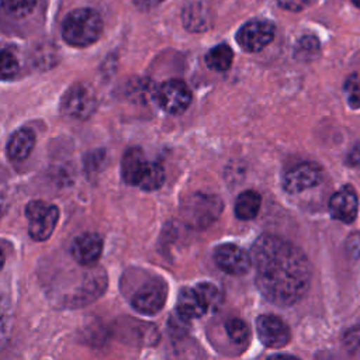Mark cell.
Here are the masks:
<instances>
[{"label":"cell","instance_id":"obj_1","mask_svg":"<svg viewBox=\"0 0 360 360\" xmlns=\"http://www.w3.org/2000/svg\"><path fill=\"white\" fill-rule=\"evenodd\" d=\"M256 270V285L260 292L277 305H291L307 292L311 281V266L304 252L291 242L262 235L250 250Z\"/></svg>","mask_w":360,"mask_h":360},{"label":"cell","instance_id":"obj_2","mask_svg":"<svg viewBox=\"0 0 360 360\" xmlns=\"http://www.w3.org/2000/svg\"><path fill=\"white\" fill-rule=\"evenodd\" d=\"M103 32V21L91 8H77L69 13L62 24V37L66 44L84 48L94 44Z\"/></svg>","mask_w":360,"mask_h":360},{"label":"cell","instance_id":"obj_3","mask_svg":"<svg viewBox=\"0 0 360 360\" xmlns=\"http://www.w3.org/2000/svg\"><path fill=\"white\" fill-rule=\"evenodd\" d=\"M25 215L28 218V233L34 240H46L59 218V210L55 205L46 204L44 201H31L25 208Z\"/></svg>","mask_w":360,"mask_h":360},{"label":"cell","instance_id":"obj_4","mask_svg":"<svg viewBox=\"0 0 360 360\" xmlns=\"http://www.w3.org/2000/svg\"><path fill=\"white\" fill-rule=\"evenodd\" d=\"M97 101L93 89L87 84H73L62 98V111L65 115L76 120L89 118L96 110Z\"/></svg>","mask_w":360,"mask_h":360},{"label":"cell","instance_id":"obj_5","mask_svg":"<svg viewBox=\"0 0 360 360\" xmlns=\"http://www.w3.org/2000/svg\"><path fill=\"white\" fill-rule=\"evenodd\" d=\"M274 25L267 20H250L240 27L236 34L239 46L246 52H259L274 38Z\"/></svg>","mask_w":360,"mask_h":360},{"label":"cell","instance_id":"obj_6","mask_svg":"<svg viewBox=\"0 0 360 360\" xmlns=\"http://www.w3.org/2000/svg\"><path fill=\"white\" fill-rule=\"evenodd\" d=\"M156 100L166 112L180 114L190 105L191 91L184 82L172 79L160 84L156 91Z\"/></svg>","mask_w":360,"mask_h":360},{"label":"cell","instance_id":"obj_7","mask_svg":"<svg viewBox=\"0 0 360 360\" xmlns=\"http://www.w3.org/2000/svg\"><path fill=\"white\" fill-rule=\"evenodd\" d=\"M167 297V285L163 280H152L145 283L132 297V307L139 314L153 315L159 312Z\"/></svg>","mask_w":360,"mask_h":360},{"label":"cell","instance_id":"obj_8","mask_svg":"<svg viewBox=\"0 0 360 360\" xmlns=\"http://www.w3.org/2000/svg\"><path fill=\"white\" fill-rule=\"evenodd\" d=\"M214 260L222 271L233 276L248 273L253 264L250 253L235 243H224L217 246Z\"/></svg>","mask_w":360,"mask_h":360},{"label":"cell","instance_id":"obj_9","mask_svg":"<svg viewBox=\"0 0 360 360\" xmlns=\"http://www.w3.org/2000/svg\"><path fill=\"white\" fill-rule=\"evenodd\" d=\"M322 180V169L315 162H304L290 169L284 179L283 187L290 194H298L315 187Z\"/></svg>","mask_w":360,"mask_h":360},{"label":"cell","instance_id":"obj_10","mask_svg":"<svg viewBox=\"0 0 360 360\" xmlns=\"http://www.w3.org/2000/svg\"><path fill=\"white\" fill-rule=\"evenodd\" d=\"M256 330L260 342L273 349H280L290 342L291 333L287 323L271 314L260 315L256 321Z\"/></svg>","mask_w":360,"mask_h":360},{"label":"cell","instance_id":"obj_11","mask_svg":"<svg viewBox=\"0 0 360 360\" xmlns=\"http://www.w3.org/2000/svg\"><path fill=\"white\" fill-rule=\"evenodd\" d=\"M184 217L188 224L195 226H205L215 221L221 212V202L212 195H194L188 205L184 207Z\"/></svg>","mask_w":360,"mask_h":360},{"label":"cell","instance_id":"obj_12","mask_svg":"<svg viewBox=\"0 0 360 360\" xmlns=\"http://www.w3.org/2000/svg\"><path fill=\"white\" fill-rule=\"evenodd\" d=\"M184 27L194 32L210 30L214 24V11L208 0H186L183 8Z\"/></svg>","mask_w":360,"mask_h":360},{"label":"cell","instance_id":"obj_13","mask_svg":"<svg viewBox=\"0 0 360 360\" xmlns=\"http://www.w3.org/2000/svg\"><path fill=\"white\" fill-rule=\"evenodd\" d=\"M359 200L357 194L350 186H345L338 190L329 200V212L330 215L345 224H350L357 217Z\"/></svg>","mask_w":360,"mask_h":360},{"label":"cell","instance_id":"obj_14","mask_svg":"<svg viewBox=\"0 0 360 360\" xmlns=\"http://www.w3.org/2000/svg\"><path fill=\"white\" fill-rule=\"evenodd\" d=\"M103 252V239L96 232H86L77 236L70 248L73 259L83 266L94 263Z\"/></svg>","mask_w":360,"mask_h":360},{"label":"cell","instance_id":"obj_15","mask_svg":"<svg viewBox=\"0 0 360 360\" xmlns=\"http://www.w3.org/2000/svg\"><path fill=\"white\" fill-rule=\"evenodd\" d=\"M176 311L187 319H194L204 315L208 308L194 287H186L179 294Z\"/></svg>","mask_w":360,"mask_h":360},{"label":"cell","instance_id":"obj_16","mask_svg":"<svg viewBox=\"0 0 360 360\" xmlns=\"http://www.w3.org/2000/svg\"><path fill=\"white\" fill-rule=\"evenodd\" d=\"M35 145V135L28 128L17 129L7 142V153L13 160L25 159Z\"/></svg>","mask_w":360,"mask_h":360},{"label":"cell","instance_id":"obj_17","mask_svg":"<svg viewBox=\"0 0 360 360\" xmlns=\"http://www.w3.org/2000/svg\"><path fill=\"white\" fill-rule=\"evenodd\" d=\"M148 160L145 159L142 150L139 148H131L128 149L121 160V173L122 179L128 184L136 186V181L145 167Z\"/></svg>","mask_w":360,"mask_h":360},{"label":"cell","instance_id":"obj_18","mask_svg":"<svg viewBox=\"0 0 360 360\" xmlns=\"http://www.w3.org/2000/svg\"><path fill=\"white\" fill-rule=\"evenodd\" d=\"M262 198L253 190H246L240 193L235 201V215L242 221L253 219L260 210Z\"/></svg>","mask_w":360,"mask_h":360},{"label":"cell","instance_id":"obj_19","mask_svg":"<svg viewBox=\"0 0 360 360\" xmlns=\"http://www.w3.org/2000/svg\"><path fill=\"white\" fill-rule=\"evenodd\" d=\"M233 60V52L229 45L218 44L211 48L205 55V63L210 69L217 72H225L231 68Z\"/></svg>","mask_w":360,"mask_h":360},{"label":"cell","instance_id":"obj_20","mask_svg":"<svg viewBox=\"0 0 360 360\" xmlns=\"http://www.w3.org/2000/svg\"><path fill=\"white\" fill-rule=\"evenodd\" d=\"M165 181V170L162 165L156 162H148L136 181V186L141 187L142 190L152 191L158 190Z\"/></svg>","mask_w":360,"mask_h":360},{"label":"cell","instance_id":"obj_21","mask_svg":"<svg viewBox=\"0 0 360 360\" xmlns=\"http://www.w3.org/2000/svg\"><path fill=\"white\" fill-rule=\"evenodd\" d=\"M194 288L197 290V292L200 294L201 300L204 301V304L207 305L208 309H217L221 305L222 291L215 284L202 281V283H198Z\"/></svg>","mask_w":360,"mask_h":360},{"label":"cell","instance_id":"obj_22","mask_svg":"<svg viewBox=\"0 0 360 360\" xmlns=\"http://www.w3.org/2000/svg\"><path fill=\"white\" fill-rule=\"evenodd\" d=\"M225 330L233 343H245L249 338V326L240 318H229L225 322Z\"/></svg>","mask_w":360,"mask_h":360},{"label":"cell","instance_id":"obj_23","mask_svg":"<svg viewBox=\"0 0 360 360\" xmlns=\"http://www.w3.org/2000/svg\"><path fill=\"white\" fill-rule=\"evenodd\" d=\"M3 10L17 18L27 17L37 6V0H1Z\"/></svg>","mask_w":360,"mask_h":360},{"label":"cell","instance_id":"obj_24","mask_svg":"<svg viewBox=\"0 0 360 360\" xmlns=\"http://www.w3.org/2000/svg\"><path fill=\"white\" fill-rule=\"evenodd\" d=\"M343 90L350 107L360 108V72H354L346 79Z\"/></svg>","mask_w":360,"mask_h":360},{"label":"cell","instance_id":"obj_25","mask_svg":"<svg viewBox=\"0 0 360 360\" xmlns=\"http://www.w3.org/2000/svg\"><path fill=\"white\" fill-rule=\"evenodd\" d=\"M343 346L350 356L360 359V325L352 326L345 332Z\"/></svg>","mask_w":360,"mask_h":360},{"label":"cell","instance_id":"obj_26","mask_svg":"<svg viewBox=\"0 0 360 360\" xmlns=\"http://www.w3.org/2000/svg\"><path fill=\"white\" fill-rule=\"evenodd\" d=\"M18 70V60L15 55L10 51H3L1 52V77L11 79Z\"/></svg>","mask_w":360,"mask_h":360},{"label":"cell","instance_id":"obj_27","mask_svg":"<svg viewBox=\"0 0 360 360\" xmlns=\"http://www.w3.org/2000/svg\"><path fill=\"white\" fill-rule=\"evenodd\" d=\"M319 49V44L316 41L315 37H302L300 39V44H298V48H297V52L298 53H304V58L305 56H311L314 53H316Z\"/></svg>","mask_w":360,"mask_h":360},{"label":"cell","instance_id":"obj_28","mask_svg":"<svg viewBox=\"0 0 360 360\" xmlns=\"http://www.w3.org/2000/svg\"><path fill=\"white\" fill-rule=\"evenodd\" d=\"M187 325H188V319L181 316L177 311L173 314L172 319L169 321V329H170V332H173L176 335H181V333L187 332V329H188Z\"/></svg>","mask_w":360,"mask_h":360},{"label":"cell","instance_id":"obj_29","mask_svg":"<svg viewBox=\"0 0 360 360\" xmlns=\"http://www.w3.org/2000/svg\"><path fill=\"white\" fill-rule=\"evenodd\" d=\"M346 165L349 167H353V169H359L360 167V142L354 143L350 148V150H349V153L346 156Z\"/></svg>","mask_w":360,"mask_h":360},{"label":"cell","instance_id":"obj_30","mask_svg":"<svg viewBox=\"0 0 360 360\" xmlns=\"http://www.w3.org/2000/svg\"><path fill=\"white\" fill-rule=\"evenodd\" d=\"M278 6L288 11H300L307 6L308 0H277Z\"/></svg>","mask_w":360,"mask_h":360},{"label":"cell","instance_id":"obj_31","mask_svg":"<svg viewBox=\"0 0 360 360\" xmlns=\"http://www.w3.org/2000/svg\"><path fill=\"white\" fill-rule=\"evenodd\" d=\"M163 0H134V4L141 10H150L159 6Z\"/></svg>","mask_w":360,"mask_h":360},{"label":"cell","instance_id":"obj_32","mask_svg":"<svg viewBox=\"0 0 360 360\" xmlns=\"http://www.w3.org/2000/svg\"><path fill=\"white\" fill-rule=\"evenodd\" d=\"M267 360H300L298 357L295 356H291V354H283V353H278V354H273L270 356Z\"/></svg>","mask_w":360,"mask_h":360},{"label":"cell","instance_id":"obj_33","mask_svg":"<svg viewBox=\"0 0 360 360\" xmlns=\"http://www.w3.org/2000/svg\"><path fill=\"white\" fill-rule=\"evenodd\" d=\"M353 1V4L357 7V8H360V0H352Z\"/></svg>","mask_w":360,"mask_h":360}]
</instances>
